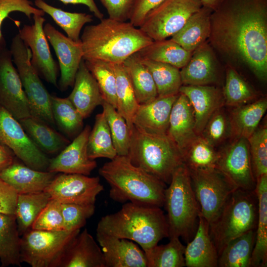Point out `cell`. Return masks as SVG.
I'll use <instances>...</instances> for the list:
<instances>
[{
    "label": "cell",
    "instance_id": "21",
    "mask_svg": "<svg viewBox=\"0 0 267 267\" xmlns=\"http://www.w3.org/2000/svg\"><path fill=\"white\" fill-rule=\"evenodd\" d=\"M219 65L215 50L208 41L196 48L180 73L182 85H215Z\"/></svg>",
    "mask_w": 267,
    "mask_h": 267
},
{
    "label": "cell",
    "instance_id": "24",
    "mask_svg": "<svg viewBox=\"0 0 267 267\" xmlns=\"http://www.w3.org/2000/svg\"><path fill=\"white\" fill-rule=\"evenodd\" d=\"M56 174L35 170L14 161L0 172V178L19 194L44 191Z\"/></svg>",
    "mask_w": 267,
    "mask_h": 267
},
{
    "label": "cell",
    "instance_id": "5",
    "mask_svg": "<svg viewBox=\"0 0 267 267\" xmlns=\"http://www.w3.org/2000/svg\"><path fill=\"white\" fill-rule=\"evenodd\" d=\"M127 156L134 165L167 184L183 163L181 153L167 134L147 133L134 125Z\"/></svg>",
    "mask_w": 267,
    "mask_h": 267
},
{
    "label": "cell",
    "instance_id": "56",
    "mask_svg": "<svg viewBox=\"0 0 267 267\" xmlns=\"http://www.w3.org/2000/svg\"><path fill=\"white\" fill-rule=\"evenodd\" d=\"M14 154L0 142V172L14 161Z\"/></svg>",
    "mask_w": 267,
    "mask_h": 267
},
{
    "label": "cell",
    "instance_id": "26",
    "mask_svg": "<svg viewBox=\"0 0 267 267\" xmlns=\"http://www.w3.org/2000/svg\"><path fill=\"white\" fill-rule=\"evenodd\" d=\"M73 86L68 97L82 117L86 118L96 106L102 105L104 100L98 84L84 59L76 73Z\"/></svg>",
    "mask_w": 267,
    "mask_h": 267
},
{
    "label": "cell",
    "instance_id": "13",
    "mask_svg": "<svg viewBox=\"0 0 267 267\" xmlns=\"http://www.w3.org/2000/svg\"><path fill=\"white\" fill-rule=\"evenodd\" d=\"M0 142L26 166L46 171L50 159L33 142L19 121L0 106Z\"/></svg>",
    "mask_w": 267,
    "mask_h": 267
},
{
    "label": "cell",
    "instance_id": "41",
    "mask_svg": "<svg viewBox=\"0 0 267 267\" xmlns=\"http://www.w3.org/2000/svg\"><path fill=\"white\" fill-rule=\"evenodd\" d=\"M51 111L55 125L67 136H77L81 131L83 119L68 97L51 95Z\"/></svg>",
    "mask_w": 267,
    "mask_h": 267
},
{
    "label": "cell",
    "instance_id": "51",
    "mask_svg": "<svg viewBox=\"0 0 267 267\" xmlns=\"http://www.w3.org/2000/svg\"><path fill=\"white\" fill-rule=\"evenodd\" d=\"M62 211L66 230L81 229L94 213V204L64 203Z\"/></svg>",
    "mask_w": 267,
    "mask_h": 267
},
{
    "label": "cell",
    "instance_id": "32",
    "mask_svg": "<svg viewBox=\"0 0 267 267\" xmlns=\"http://www.w3.org/2000/svg\"><path fill=\"white\" fill-rule=\"evenodd\" d=\"M123 64L139 104H145L155 99L158 96L156 85L150 72L138 53L131 55Z\"/></svg>",
    "mask_w": 267,
    "mask_h": 267
},
{
    "label": "cell",
    "instance_id": "20",
    "mask_svg": "<svg viewBox=\"0 0 267 267\" xmlns=\"http://www.w3.org/2000/svg\"><path fill=\"white\" fill-rule=\"evenodd\" d=\"M96 239L102 252L105 267H147L144 251L134 241L97 231Z\"/></svg>",
    "mask_w": 267,
    "mask_h": 267
},
{
    "label": "cell",
    "instance_id": "12",
    "mask_svg": "<svg viewBox=\"0 0 267 267\" xmlns=\"http://www.w3.org/2000/svg\"><path fill=\"white\" fill-rule=\"evenodd\" d=\"M216 168L236 189L253 191L256 180L254 177L247 139L231 138L225 146L218 150Z\"/></svg>",
    "mask_w": 267,
    "mask_h": 267
},
{
    "label": "cell",
    "instance_id": "52",
    "mask_svg": "<svg viewBox=\"0 0 267 267\" xmlns=\"http://www.w3.org/2000/svg\"><path fill=\"white\" fill-rule=\"evenodd\" d=\"M108 17L120 21L129 20L135 0H99Z\"/></svg>",
    "mask_w": 267,
    "mask_h": 267
},
{
    "label": "cell",
    "instance_id": "25",
    "mask_svg": "<svg viewBox=\"0 0 267 267\" xmlns=\"http://www.w3.org/2000/svg\"><path fill=\"white\" fill-rule=\"evenodd\" d=\"M176 95L157 96L153 100L139 105L133 119V125L150 133L166 134Z\"/></svg>",
    "mask_w": 267,
    "mask_h": 267
},
{
    "label": "cell",
    "instance_id": "48",
    "mask_svg": "<svg viewBox=\"0 0 267 267\" xmlns=\"http://www.w3.org/2000/svg\"><path fill=\"white\" fill-rule=\"evenodd\" d=\"M253 172L256 180L267 174V128H258L247 139Z\"/></svg>",
    "mask_w": 267,
    "mask_h": 267
},
{
    "label": "cell",
    "instance_id": "14",
    "mask_svg": "<svg viewBox=\"0 0 267 267\" xmlns=\"http://www.w3.org/2000/svg\"><path fill=\"white\" fill-rule=\"evenodd\" d=\"M34 23L24 25L18 34L31 52V62L39 76L47 83L58 87V66L53 59L48 41L44 31L45 18L39 15H33Z\"/></svg>",
    "mask_w": 267,
    "mask_h": 267
},
{
    "label": "cell",
    "instance_id": "40",
    "mask_svg": "<svg viewBox=\"0 0 267 267\" xmlns=\"http://www.w3.org/2000/svg\"><path fill=\"white\" fill-rule=\"evenodd\" d=\"M87 151L89 157L92 160L99 158L111 160L117 155L103 111L95 116L88 138Z\"/></svg>",
    "mask_w": 267,
    "mask_h": 267
},
{
    "label": "cell",
    "instance_id": "16",
    "mask_svg": "<svg viewBox=\"0 0 267 267\" xmlns=\"http://www.w3.org/2000/svg\"><path fill=\"white\" fill-rule=\"evenodd\" d=\"M9 49L0 52V106L18 121L31 116L28 99Z\"/></svg>",
    "mask_w": 267,
    "mask_h": 267
},
{
    "label": "cell",
    "instance_id": "30",
    "mask_svg": "<svg viewBox=\"0 0 267 267\" xmlns=\"http://www.w3.org/2000/svg\"><path fill=\"white\" fill-rule=\"evenodd\" d=\"M255 191L258 202L256 240L252 252L251 267H266L267 265V174L256 179Z\"/></svg>",
    "mask_w": 267,
    "mask_h": 267
},
{
    "label": "cell",
    "instance_id": "11",
    "mask_svg": "<svg viewBox=\"0 0 267 267\" xmlns=\"http://www.w3.org/2000/svg\"><path fill=\"white\" fill-rule=\"evenodd\" d=\"M80 231L30 229L21 237V263H27L32 267H50L65 246Z\"/></svg>",
    "mask_w": 267,
    "mask_h": 267
},
{
    "label": "cell",
    "instance_id": "45",
    "mask_svg": "<svg viewBox=\"0 0 267 267\" xmlns=\"http://www.w3.org/2000/svg\"><path fill=\"white\" fill-rule=\"evenodd\" d=\"M84 60L98 84L104 101L116 109V80L114 64L98 59Z\"/></svg>",
    "mask_w": 267,
    "mask_h": 267
},
{
    "label": "cell",
    "instance_id": "28",
    "mask_svg": "<svg viewBox=\"0 0 267 267\" xmlns=\"http://www.w3.org/2000/svg\"><path fill=\"white\" fill-rule=\"evenodd\" d=\"M213 11L202 6L193 14L183 26L171 37L186 50L193 52L203 44L208 41L211 31V15Z\"/></svg>",
    "mask_w": 267,
    "mask_h": 267
},
{
    "label": "cell",
    "instance_id": "19",
    "mask_svg": "<svg viewBox=\"0 0 267 267\" xmlns=\"http://www.w3.org/2000/svg\"><path fill=\"white\" fill-rule=\"evenodd\" d=\"M90 127L87 125L55 158L50 159L47 171L89 176L96 167L88 156L87 145Z\"/></svg>",
    "mask_w": 267,
    "mask_h": 267
},
{
    "label": "cell",
    "instance_id": "7",
    "mask_svg": "<svg viewBox=\"0 0 267 267\" xmlns=\"http://www.w3.org/2000/svg\"><path fill=\"white\" fill-rule=\"evenodd\" d=\"M258 202L255 190L235 189L216 219L209 224V233L218 255L233 238L256 229Z\"/></svg>",
    "mask_w": 267,
    "mask_h": 267
},
{
    "label": "cell",
    "instance_id": "53",
    "mask_svg": "<svg viewBox=\"0 0 267 267\" xmlns=\"http://www.w3.org/2000/svg\"><path fill=\"white\" fill-rule=\"evenodd\" d=\"M165 0H135L129 21L139 28L148 14Z\"/></svg>",
    "mask_w": 267,
    "mask_h": 267
},
{
    "label": "cell",
    "instance_id": "55",
    "mask_svg": "<svg viewBox=\"0 0 267 267\" xmlns=\"http://www.w3.org/2000/svg\"><path fill=\"white\" fill-rule=\"evenodd\" d=\"M65 4H84L87 6L89 10L97 19L101 20L104 18L103 14L100 11L94 0H58Z\"/></svg>",
    "mask_w": 267,
    "mask_h": 267
},
{
    "label": "cell",
    "instance_id": "15",
    "mask_svg": "<svg viewBox=\"0 0 267 267\" xmlns=\"http://www.w3.org/2000/svg\"><path fill=\"white\" fill-rule=\"evenodd\" d=\"M103 190L97 177L62 173L56 175L44 191L61 204H94Z\"/></svg>",
    "mask_w": 267,
    "mask_h": 267
},
{
    "label": "cell",
    "instance_id": "23",
    "mask_svg": "<svg viewBox=\"0 0 267 267\" xmlns=\"http://www.w3.org/2000/svg\"><path fill=\"white\" fill-rule=\"evenodd\" d=\"M167 134L182 157L184 150L198 135L195 131L193 109L188 99L182 93H179L173 105Z\"/></svg>",
    "mask_w": 267,
    "mask_h": 267
},
{
    "label": "cell",
    "instance_id": "22",
    "mask_svg": "<svg viewBox=\"0 0 267 267\" xmlns=\"http://www.w3.org/2000/svg\"><path fill=\"white\" fill-rule=\"evenodd\" d=\"M179 93L187 97L192 106L198 135L212 114L224 106L222 89L216 85H182Z\"/></svg>",
    "mask_w": 267,
    "mask_h": 267
},
{
    "label": "cell",
    "instance_id": "46",
    "mask_svg": "<svg viewBox=\"0 0 267 267\" xmlns=\"http://www.w3.org/2000/svg\"><path fill=\"white\" fill-rule=\"evenodd\" d=\"M101 105L117 155L127 156L129 150L130 134L125 119L116 108L108 103L104 101Z\"/></svg>",
    "mask_w": 267,
    "mask_h": 267
},
{
    "label": "cell",
    "instance_id": "4",
    "mask_svg": "<svg viewBox=\"0 0 267 267\" xmlns=\"http://www.w3.org/2000/svg\"><path fill=\"white\" fill-rule=\"evenodd\" d=\"M96 230L134 241L144 251L169 237L167 217L161 208L130 202L117 212L101 217Z\"/></svg>",
    "mask_w": 267,
    "mask_h": 267
},
{
    "label": "cell",
    "instance_id": "36",
    "mask_svg": "<svg viewBox=\"0 0 267 267\" xmlns=\"http://www.w3.org/2000/svg\"><path fill=\"white\" fill-rule=\"evenodd\" d=\"M114 66L116 80V109L125 119L130 134L133 119L139 104L123 63L114 64Z\"/></svg>",
    "mask_w": 267,
    "mask_h": 267
},
{
    "label": "cell",
    "instance_id": "2",
    "mask_svg": "<svg viewBox=\"0 0 267 267\" xmlns=\"http://www.w3.org/2000/svg\"><path fill=\"white\" fill-rule=\"evenodd\" d=\"M83 59L123 63L153 41L130 21L102 18L86 26L80 37Z\"/></svg>",
    "mask_w": 267,
    "mask_h": 267
},
{
    "label": "cell",
    "instance_id": "47",
    "mask_svg": "<svg viewBox=\"0 0 267 267\" xmlns=\"http://www.w3.org/2000/svg\"><path fill=\"white\" fill-rule=\"evenodd\" d=\"M223 107L212 114L200 134L215 148L231 138L229 114L226 112Z\"/></svg>",
    "mask_w": 267,
    "mask_h": 267
},
{
    "label": "cell",
    "instance_id": "1",
    "mask_svg": "<svg viewBox=\"0 0 267 267\" xmlns=\"http://www.w3.org/2000/svg\"><path fill=\"white\" fill-rule=\"evenodd\" d=\"M208 42L214 50L267 77V0H223L211 15Z\"/></svg>",
    "mask_w": 267,
    "mask_h": 267
},
{
    "label": "cell",
    "instance_id": "50",
    "mask_svg": "<svg viewBox=\"0 0 267 267\" xmlns=\"http://www.w3.org/2000/svg\"><path fill=\"white\" fill-rule=\"evenodd\" d=\"M15 11L24 13L30 20L34 15L44 16L45 14L41 9L33 6L29 0H0V52L7 47L1 31L2 23L11 12Z\"/></svg>",
    "mask_w": 267,
    "mask_h": 267
},
{
    "label": "cell",
    "instance_id": "34",
    "mask_svg": "<svg viewBox=\"0 0 267 267\" xmlns=\"http://www.w3.org/2000/svg\"><path fill=\"white\" fill-rule=\"evenodd\" d=\"M20 236L15 214L0 213V262L2 267H21Z\"/></svg>",
    "mask_w": 267,
    "mask_h": 267
},
{
    "label": "cell",
    "instance_id": "29",
    "mask_svg": "<svg viewBox=\"0 0 267 267\" xmlns=\"http://www.w3.org/2000/svg\"><path fill=\"white\" fill-rule=\"evenodd\" d=\"M267 109L266 97L234 107L229 114L231 138L248 139L258 128Z\"/></svg>",
    "mask_w": 267,
    "mask_h": 267
},
{
    "label": "cell",
    "instance_id": "10",
    "mask_svg": "<svg viewBox=\"0 0 267 267\" xmlns=\"http://www.w3.org/2000/svg\"><path fill=\"white\" fill-rule=\"evenodd\" d=\"M202 6L199 0H165L148 14L139 28L154 41L165 40Z\"/></svg>",
    "mask_w": 267,
    "mask_h": 267
},
{
    "label": "cell",
    "instance_id": "3",
    "mask_svg": "<svg viewBox=\"0 0 267 267\" xmlns=\"http://www.w3.org/2000/svg\"><path fill=\"white\" fill-rule=\"evenodd\" d=\"M99 174L109 184L113 200L163 207L166 183L134 165L128 156L117 155L99 169Z\"/></svg>",
    "mask_w": 267,
    "mask_h": 267
},
{
    "label": "cell",
    "instance_id": "9",
    "mask_svg": "<svg viewBox=\"0 0 267 267\" xmlns=\"http://www.w3.org/2000/svg\"><path fill=\"white\" fill-rule=\"evenodd\" d=\"M188 170L200 214L210 224L236 188L217 168Z\"/></svg>",
    "mask_w": 267,
    "mask_h": 267
},
{
    "label": "cell",
    "instance_id": "49",
    "mask_svg": "<svg viewBox=\"0 0 267 267\" xmlns=\"http://www.w3.org/2000/svg\"><path fill=\"white\" fill-rule=\"evenodd\" d=\"M32 229L47 231H61L65 229L62 205L51 198L33 222Z\"/></svg>",
    "mask_w": 267,
    "mask_h": 267
},
{
    "label": "cell",
    "instance_id": "33",
    "mask_svg": "<svg viewBox=\"0 0 267 267\" xmlns=\"http://www.w3.org/2000/svg\"><path fill=\"white\" fill-rule=\"evenodd\" d=\"M256 240V229L249 230L229 241L219 255L218 267H251Z\"/></svg>",
    "mask_w": 267,
    "mask_h": 267
},
{
    "label": "cell",
    "instance_id": "27",
    "mask_svg": "<svg viewBox=\"0 0 267 267\" xmlns=\"http://www.w3.org/2000/svg\"><path fill=\"white\" fill-rule=\"evenodd\" d=\"M187 243L184 254L186 267H218L219 255L209 233V223L200 214L194 238Z\"/></svg>",
    "mask_w": 267,
    "mask_h": 267
},
{
    "label": "cell",
    "instance_id": "18",
    "mask_svg": "<svg viewBox=\"0 0 267 267\" xmlns=\"http://www.w3.org/2000/svg\"><path fill=\"white\" fill-rule=\"evenodd\" d=\"M50 267H105L101 249L87 228L65 246Z\"/></svg>",
    "mask_w": 267,
    "mask_h": 267
},
{
    "label": "cell",
    "instance_id": "37",
    "mask_svg": "<svg viewBox=\"0 0 267 267\" xmlns=\"http://www.w3.org/2000/svg\"><path fill=\"white\" fill-rule=\"evenodd\" d=\"M51 199L45 191L18 194L15 215L20 236L31 228L36 219Z\"/></svg>",
    "mask_w": 267,
    "mask_h": 267
},
{
    "label": "cell",
    "instance_id": "39",
    "mask_svg": "<svg viewBox=\"0 0 267 267\" xmlns=\"http://www.w3.org/2000/svg\"><path fill=\"white\" fill-rule=\"evenodd\" d=\"M37 8L49 15L54 22L71 40L80 41V34L84 26L92 21V16L86 13L71 12L54 7L44 0H35Z\"/></svg>",
    "mask_w": 267,
    "mask_h": 267
},
{
    "label": "cell",
    "instance_id": "54",
    "mask_svg": "<svg viewBox=\"0 0 267 267\" xmlns=\"http://www.w3.org/2000/svg\"><path fill=\"white\" fill-rule=\"evenodd\" d=\"M18 194L0 178V213L15 214Z\"/></svg>",
    "mask_w": 267,
    "mask_h": 267
},
{
    "label": "cell",
    "instance_id": "42",
    "mask_svg": "<svg viewBox=\"0 0 267 267\" xmlns=\"http://www.w3.org/2000/svg\"><path fill=\"white\" fill-rule=\"evenodd\" d=\"M166 244L156 245L144 252L147 267H183L185 266L184 246L178 237L170 238Z\"/></svg>",
    "mask_w": 267,
    "mask_h": 267
},
{
    "label": "cell",
    "instance_id": "43",
    "mask_svg": "<svg viewBox=\"0 0 267 267\" xmlns=\"http://www.w3.org/2000/svg\"><path fill=\"white\" fill-rule=\"evenodd\" d=\"M140 58L152 75L158 96L179 93V89L182 85L180 69L168 64Z\"/></svg>",
    "mask_w": 267,
    "mask_h": 267
},
{
    "label": "cell",
    "instance_id": "35",
    "mask_svg": "<svg viewBox=\"0 0 267 267\" xmlns=\"http://www.w3.org/2000/svg\"><path fill=\"white\" fill-rule=\"evenodd\" d=\"M192 53L171 39L153 41L137 52L142 58L168 64L179 69L186 65Z\"/></svg>",
    "mask_w": 267,
    "mask_h": 267
},
{
    "label": "cell",
    "instance_id": "8",
    "mask_svg": "<svg viewBox=\"0 0 267 267\" xmlns=\"http://www.w3.org/2000/svg\"><path fill=\"white\" fill-rule=\"evenodd\" d=\"M28 101L31 116L53 127L55 126L51 111V94L41 81L31 62L30 49L18 34L12 39L9 49Z\"/></svg>",
    "mask_w": 267,
    "mask_h": 267
},
{
    "label": "cell",
    "instance_id": "44",
    "mask_svg": "<svg viewBox=\"0 0 267 267\" xmlns=\"http://www.w3.org/2000/svg\"><path fill=\"white\" fill-rule=\"evenodd\" d=\"M218 150L202 135H197L182 153L183 163L189 170L216 168Z\"/></svg>",
    "mask_w": 267,
    "mask_h": 267
},
{
    "label": "cell",
    "instance_id": "17",
    "mask_svg": "<svg viewBox=\"0 0 267 267\" xmlns=\"http://www.w3.org/2000/svg\"><path fill=\"white\" fill-rule=\"evenodd\" d=\"M44 31L58 59L60 71L58 87L61 91H65L73 86L76 73L83 59L81 41L71 40L49 23L44 25Z\"/></svg>",
    "mask_w": 267,
    "mask_h": 267
},
{
    "label": "cell",
    "instance_id": "57",
    "mask_svg": "<svg viewBox=\"0 0 267 267\" xmlns=\"http://www.w3.org/2000/svg\"><path fill=\"white\" fill-rule=\"evenodd\" d=\"M202 6L206 7L212 9L213 11L215 10L220 6L223 0H199Z\"/></svg>",
    "mask_w": 267,
    "mask_h": 267
},
{
    "label": "cell",
    "instance_id": "38",
    "mask_svg": "<svg viewBox=\"0 0 267 267\" xmlns=\"http://www.w3.org/2000/svg\"><path fill=\"white\" fill-rule=\"evenodd\" d=\"M222 89L224 106L237 107L258 99V92L230 63L225 66V84Z\"/></svg>",
    "mask_w": 267,
    "mask_h": 267
},
{
    "label": "cell",
    "instance_id": "6",
    "mask_svg": "<svg viewBox=\"0 0 267 267\" xmlns=\"http://www.w3.org/2000/svg\"><path fill=\"white\" fill-rule=\"evenodd\" d=\"M169 184L163 206L167 212L169 238L181 237L187 243L197 229L200 209L184 163L176 169Z\"/></svg>",
    "mask_w": 267,
    "mask_h": 267
},
{
    "label": "cell",
    "instance_id": "31",
    "mask_svg": "<svg viewBox=\"0 0 267 267\" xmlns=\"http://www.w3.org/2000/svg\"><path fill=\"white\" fill-rule=\"evenodd\" d=\"M19 122L33 142L44 153H57L69 143V140L62 134L33 116H30Z\"/></svg>",
    "mask_w": 267,
    "mask_h": 267
}]
</instances>
